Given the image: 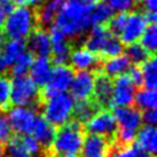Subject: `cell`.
<instances>
[{"mask_svg": "<svg viewBox=\"0 0 157 157\" xmlns=\"http://www.w3.org/2000/svg\"><path fill=\"white\" fill-rule=\"evenodd\" d=\"M92 6L78 0H65L53 25L67 38L80 37L91 27L90 12Z\"/></svg>", "mask_w": 157, "mask_h": 157, "instance_id": "obj_1", "label": "cell"}, {"mask_svg": "<svg viewBox=\"0 0 157 157\" xmlns=\"http://www.w3.org/2000/svg\"><path fill=\"white\" fill-rule=\"evenodd\" d=\"M85 136L83 125L75 121L69 120L58 129H55V135L52 142L50 148L45 152L52 153H67V155H77L81 151L82 141Z\"/></svg>", "mask_w": 157, "mask_h": 157, "instance_id": "obj_2", "label": "cell"}, {"mask_svg": "<svg viewBox=\"0 0 157 157\" xmlns=\"http://www.w3.org/2000/svg\"><path fill=\"white\" fill-rule=\"evenodd\" d=\"M10 82V104L15 107H28L34 112L40 109V91L39 87L29 78V76H13Z\"/></svg>", "mask_w": 157, "mask_h": 157, "instance_id": "obj_3", "label": "cell"}, {"mask_svg": "<svg viewBox=\"0 0 157 157\" xmlns=\"http://www.w3.org/2000/svg\"><path fill=\"white\" fill-rule=\"evenodd\" d=\"M36 27L34 11L27 6H17L5 17L2 34L10 39H26Z\"/></svg>", "mask_w": 157, "mask_h": 157, "instance_id": "obj_4", "label": "cell"}, {"mask_svg": "<svg viewBox=\"0 0 157 157\" xmlns=\"http://www.w3.org/2000/svg\"><path fill=\"white\" fill-rule=\"evenodd\" d=\"M74 103V98L70 93L66 92H60L54 96H50L42 101V117L53 126L59 128L71 119Z\"/></svg>", "mask_w": 157, "mask_h": 157, "instance_id": "obj_5", "label": "cell"}, {"mask_svg": "<svg viewBox=\"0 0 157 157\" xmlns=\"http://www.w3.org/2000/svg\"><path fill=\"white\" fill-rule=\"evenodd\" d=\"M74 77V69L67 64H59L52 67V75L49 81L40 91V99L44 101L45 98L54 96L60 92H65L72 81Z\"/></svg>", "mask_w": 157, "mask_h": 157, "instance_id": "obj_6", "label": "cell"}, {"mask_svg": "<svg viewBox=\"0 0 157 157\" xmlns=\"http://www.w3.org/2000/svg\"><path fill=\"white\" fill-rule=\"evenodd\" d=\"M83 130L88 134H96L107 137L109 141H112L113 146V141L118 130V124L113 113L109 109H101L83 125Z\"/></svg>", "mask_w": 157, "mask_h": 157, "instance_id": "obj_7", "label": "cell"}, {"mask_svg": "<svg viewBox=\"0 0 157 157\" xmlns=\"http://www.w3.org/2000/svg\"><path fill=\"white\" fill-rule=\"evenodd\" d=\"M136 86L131 81L128 74L114 77L113 81V94L110 108L113 107H129L134 104V96Z\"/></svg>", "mask_w": 157, "mask_h": 157, "instance_id": "obj_8", "label": "cell"}, {"mask_svg": "<svg viewBox=\"0 0 157 157\" xmlns=\"http://www.w3.org/2000/svg\"><path fill=\"white\" fill-rule=\"evenodd\" d=\"M49 37H50V45H52V53H50L52 64L54 65L66 64V61L69 60L70 52L74 48L69 38L54 25L50 26Z\"/></svg>", "mask_w": 157, "mask_h": 157, "instance_id": "obj_9", "label": "cell"}, {"mask_svg": "<svg viewBox=\"0 0 157 157\" xmlns=\"http://www.w3.org/2000/svg\"><path fill=\"white\" fill-rule=\"evenodd\" d=\"M7 110V119L12 131L21 135L31 134L36 119V112L28 107H13Z\"/></svg>", "mask_w": 157, "mask_h": 157, "instance_id": "obj_10", "label": "cell"}, {"mask_svg": "<svg viewBox=\"0 0 157 157\" xmlns=\"http://www.w3.org/2000/svg\"><path fill=\"white\" fill-rule=\"evenodd\" d=\"M96 71H77L74 74L72 81L70 83V94L77 101L91 99L93 96V83H94Z\"/></svg>", "mask_w": 157, "mask_h": 157, "instance_id": "obj_11", "label": "cell"}, {"mask_svg": "<svg viewBox=\"0 0 157 157\" xmlns=\"http://www.w3.org/2000/svg\"><path fill=\"white\" fill-rule=\"evenodd\" d=\"M146 26H147V23L145 21L144 13L137 12V11H132V12L128 13L125 26H124L123 32L119 37L120 42L125 45L139 42Z\"/></svg>", "mask_w": 157, "mask_h": 157, "instance_id": "obj_12", "label": "cell"}, {"mask_svg": "<svg viewBox=\"0 0 157 157\" xmlns=\"http://www.w3.org/2000/svg\"><path fill=\"white\" fill-rule=\"evenodd\" d=\"M70 66L77 71H98L101 70L102 59L94 53L90 52L85 47L78 49H71L69 55Z\"/></svg>", "mask_w": 157, "mask_h": 157, "instance_id": "obj_13", "label": "cell"}, {"mask_svg": "<svg viewBox=\"0 0 157 157\" xmlns=\"http://www.w3.org/2000/svg\"><path fill=\"white\" fill-rule=\"evenodd\" d=\"M110 150L112 141H109L107 137L87 132L83 136L80 152L83 157H107Z\"/></svg>", "mask_w": 157, "mask_h": 157, "instance_id": "obj_14", "label": "cell"}, {"mask_svg": "<svg viewBox=\"0 0 157 157\" xmlns=\"http://www.w3.org/2000/svg\"><path fill=\"white\" fill-rule=\"evenodd\" d=\"M112 94H113V80L105 74H103L101 70L96 71L92 98L99 104L102 109H108L110 108Z\"/></svg>", "mask_w": 157, "mask_h": 157, "instance_id": "obj_15", "label": "cell"}, {"mask_svg": "<svg viewBox=\"0 0 157 157\" xmlns=\"http://www.w3.org/2000/svg\"><path fill=\"white\" fill-rule=\"evenodd\" d=\"M26 47L29 49V53L36 55L37 58H49L52 53V45H50V37L49 32L45 31V28L36 27L27 37Z\"/></svg>", "mask_w": 157, "mask_h": 157, "instance_id": "obj_16", "label": "cell"}, {"mask_svg": "<svg viewBox=\"0 0 157 157\" xmlns=\"http://www.w3.org/2000/svg\"><path fill=\"white\" fill-rule=\"evenodd\" d=\"M113 115L117 120L119 129L137 131L142 124L141 112L131 105L129 107H113Z\"/></svg>", "mask_w": 157, "mask_h": 157, "instance_id": "obj_17", "label": "cell"}, {"mask_svg": "<svg viewBox=\"0 0 157 157\" xmlns=\"http://www.w3.org/2000/svg\"><path fill=\"white\" fill-rule=\"evenodd\" d=\"M31 135L40 144L45 153L52 146V142L55 135V126H53L49 121H47L42 115H36Z\"/></svg>", "mask_w": 157, "mask_h": 157, "instance_id": "obj_18", "label": "cell"}, {"mask_svg": "<svg viewBox=\"0 0 157 157\" xmlns=\"http://www.w3.org/2000/svg\"><path fill=\"white\" fill-rule=\"evenodd\" d=\"M64 1L65 0H44L42 4H39V7L34 11L37 27L45 28L52 26Z\"/></svg>", "mask_w": 157, "mask_h": 157, "instance_id": "obj_19", "label": "cell"}, {"mask_svg": "<svg viewBox=\"0 0 157 157\" xmlns=\"http://www.w3.org/2000/svg\"><path fill=\"white\" fill-rule=\"evenodd\" d=\"M52 61L49 58H36L29 66V78L38 86L44 87L52 75Z\"/></svg>", "mask_w": 157, "mask_h": 157, "instance_id": "obj_20", "label": "cell"}, {"mask_svg": "<svg viewBox=\"0 0 157 157\" xmlns=\"http://www.w3.org/2000/svg\"><path fill=\"white\" fill-rule=\"evenodd\" d=\"M102 108L99 104L93 99H83V101H77V103H74L72 113H71V119L85 125L98 110Z\"/></svg>", "mask_w": 157, "mask_h": 157, "instance_id": "obj_21", "label": "cell"}, {"mask_svg": "<svg viewBox=\"0 0 157 157\" xmlns=\"http://www.w3.org/2000/svg\"><path fill=\"white\" fill-rule=\"evenodd\" d=\"M134 144L141 147L142 150L155 155L157 150V130L155 125L145 124L144 126H140L139 130L136 131Z\"/></svg>", "mask_w": 157, "mask_h": 157, "instance_id": "obj_22", "label": "cell"}, {"mask_svg": "<svg viewBox=\"0 0 157 157\" xmlns=\"http://www.w3.org/2000/svg\"><path fill=\"white\" fill-rule=\"evenodd\" d=\"M110 34L112 33L108 31V28L105 26H92L88 36L85 39L83 47L86 49H88L90 52L94 53L96 55H98V53L101 52L103 44L105 43L107 38Z\"/></svg>", "mask_w": 157, "mask_h": 157, "instance_id": "obj_23", "label": "cell"}, {"mask_svg": "<svg viewBox=\"0 0 157 157\" xmlns=\"http://www.w3.org/2000/svg\"><path fill=\"white\" fill-rule=\"evenodd\" d=\"M130 65H131V63L129 61L126 55L120 54V55H117V56L104 60V64L101 65V71L103 74H105L107 76H109L110 78H113V77L120 76L123 74H126Z\"/></svg>", "mask_w": 157, "mask_h": 157, "instance_id": "obj_24", "label": "cell"}, {"mask_svg": "<svg viewBox=\"0 0 157 157\" xmlns=\"http://www.w3.org/2000/svg\"><path fill=\"white\" fill-rule=\"evenodd\" d=\"M4 146V157H31V152L26 145L25 137L21 134L12 135Z\"/></svg>", "mask_w": 157, "mask_h": 157, "instance_id": "obj_25", "label": "cell"}, {"mask_svg": "<svg viewBox=\"0 0 157 157\" xmlns=\"http://www.w3.org/2000/svg\"><path fill=\"white\" fill-rule=\"evenodd\" d=\"M26 49H27V47H26V40L25 39H10V40H5L0 54L4 56V59L11 66V64L22 53H25Z\"/></svg>", "mask_w": 157, "mask_h": 157, "instance_id": "obj_26", "label": "cell"}, {"mask_svg": "<svg viewBox=\"0 0 157 157\" xmlns=\"http://www.w3.org/2000/svg\"><path fill=\"white\" fill-rule=\"evenodd\" d=\"M140 67H141V75H142V86H145V88L156 90V86H157L156 56L152 55L151 58H148L142 65H140Z\"/></svg>", "mask_w": 157, "mask_h": 157, "instance_id": "obj_27", "label": "cell"}, {"mask_svg": "<svg viewBox=\"0 0 157 157\" xmlns=\"http://www.w3.org/2000/svg\"><path fill=\"white\" fill-rule=\"evenodd\" d=\"M112 16H113V10L108 6V4L104 1H99L91 7V12H90L91 26H105L107 22L112 18Z\"/></svg>", "mask_w": 157, "mask_h": 157, "instance_id": "obj_28", "label": "cell"}, {"mask_svg": "<svg viewBox=\"0 0 157 157\" xmlns=\"http://www.w3.org/2000/svg\"><path fill=\"white\" fill-rule=\"evenodd\" d=\"M134 103L137 109L146 110V109H156L157 105V92L156 90L142 88L135 92Z\"/></svg>", "mask_w": 157, "mask_h": 157, "instance_id": "obj_29", "label": "cell"}, {"mask_svg": "<svg viewBox=\"0 0 157 157\" xmlns=\"http://www.w3.org/2000/svg\"><path fill=\"white\" fill-rule=\"evenodd\" d=\"M125 54H126V58L129 59V61L132 65H137V66L142 65L148 58L155 55V54H151L147 49H145L139 42L128 44L125 48Z\"/></svg>", "mask_w": 157, "mask_h": 157, "instance_id": "obj_30", "label": "cell"}, {"mask_svg": "<svg viewBox=\"0 0 157 157\" xmlns=\"http://www.w3.org/2000/svg\"><path fill=\"white\" fill-rule=\"evenodd\" d=\"M124 50V44L120 42V39L113 34H110L105 43L103 44L101 52L98 53V56L102 59V60H107L109 58H113V56H117V55H120Z\"/></svg>", "mask_w": 157, "mask_h": 157, "instance_id": "obj_31", "label": "cell"}, {"mask_svg": "<svg viewBox=\"0 0 157 157\" xmlns=\"http://www.w3.org/2000/svg\"><path fill=\"white\" fill-rule=\"evenodd\" d=\"M33 54L29 52H25L22 53L10 66V72L12 74V76H20V75H26L29 70V66L33 61Z\"/></svg>", "mask_w": 157, "mask_h": 157, "instance_id": "obj_32", "label": "cell"}, {"mask_svg": "<svg viewBox=\"0 0 157 157\" xmlns=\"http://www.w3.org/2000/svg\"><path fill=\"white\" fill-rule=\"evenodd\" d=\"M140 44L147 49L151 54L156 53V47H157V29L156 25H147L141 38H140Z\"/></svg>", "mask_w": 157, "mask_h": 157, "instance_id": "obj_33", "label": "cell"}, {"mask_svg": "<svg viewBox=\"0 0 157 157\" xmlns=\"http://www.w3.org/2000/svg\"><path fill=\"white\" fill-rule=\"evenodd\" d=\"M10 88L11 82L6 75L0 74V112H5L10 108Z\"/></svg>", "mask_w": 157, "mask_h": 157, "instance_id": "obj_34", "label": "cell"}, {"mask_svg": "<svg viewBox=\"0 0 157 157\" xmlns=\"http://www.w3.org/2000/svg\"><path fill=\"white\" fill-rule=\"evenodd\" d=\"M126 16H128V12H118L115 16H112V18L107 22L105 27L108 28V31L115 36V37H120L121 32H123V28L125 26V21H126Z\"/></svg>", "mask_w": 157, "mask_h": 157, "instance_id": "obj_35", "label": "cell"}, {"mask_svg": "<svg viewBox=\"0 0 157 157\" xmlns=\"http://www.w3.org/2000/svg\"><path fill=\"white\" fill-rule=\"evenodd\" d=\"M105 2L113 12H129L135 7L137 0H105Z\"/></svg>", "mask_w": 157, "mask_h": 157, "instance_id": "obj_36", "label": "cell"}, {"mask_svg": "<svg viewBox=\"0 0 157 157\" xmlns=\"http://www.w3.org/2000/svg\"><path fill=\"white\" fill-rule=\"evenodd\" d=\"M11 136H12V129L10 126L9 119L2 112H0V144L5 145Z\"/></svg>", "mask_w": 157, "mask_h": 157, "instance_id": "obj_37", "label": "cell"}, {"mask_svg": "<svg viewBox=\"0 0 157 157\" xmlns=\"http://www.w3.org/2000/svg\"><path fill=\"white\" fill-rule=\"evenodd\" d=\"M107 157H135L132 145L130 146H112L110 152Z\"/></svg>", "mask_w": 157, "mask_h": 157, "instance_id": "obj_38", "label": "cell"}, {"mask_svg": "<svg viewBox=\"0 0 157 157\" xmlns=\"http://www.w3.org/2000/svg\"><path fill=\"white\" fill-rule=\"evenodd\" d=\"M129 77L131 78V81L134 82V85L136 87H140L142 86V75H141V67L137 66V65H130L128 72Z\"/></svg>", "mask_w": 157, "mask_h": 157, "instance_id": "obj_39", "label": "cell"}, {"mask_svg": "<svg viewBox=\"0 0 157 157\" xmlns=\"http://www.w3.org/2000/svg\"><path fill=\"white\" fill-rule=\"evenodd\" d=\"M141 118H142V123H145L146 125H155L156 121H157L156 109H146V110H144V113H141Z\"/></svg>", "mask_w": 157, "mask_h": 157, "instance_id": "obj_40", "label": "cell"}, {"mask_svg": "<svg viewBox=\"0 0 157 157\" xmlns=\"http://www.w3.org/2000/svg\"><path fill=\"white\" fill-rule=\"evenodd\" d=\"M132 147H134V151H135V157H155V155H152V153L142 150L141 147H139L135 144L132 145Z\"/></svg>", "mask_w": 157, "mask_h": 157, "instance_id": "obj_41", "label": "cell"}, {"mask_svg": "<svg viewBox=\"0 0 157 157\" xmlns=\"http://www.w3.org/2000/svg\"><path fill=\"white\" fill-rule=\"evenodd\" d=\"M47 157H78L77 155H67V153H52L48 152Z\"/></svg>", "mask_w": 157, "mask_h": 157, "instance_id": "obj_42", "label": "cell"}, {"mask_svg": "<svg viewBox=\"0 0 157 157\" xmlns=\"http://www.w3.org/2000/svg\"><path fill=\"white\" fill-rule=\"evenodd\" d=\"M7 16V13L4 11V9L0 6V32L2 29V25H4V21H5V17Z\"/></svg>", "mask_w": 157, "mask_h": 157, "instance_id": "obj_43", "label": "cell"}, {"mask_svg": "<svg viewBox=\"0 0 157 157\" xmlns=\"http://www.w3.org/2000/svg\"><path fill=\"white\" fill-rule=\"evenodd\" d=\"M13 4L18 5V6H26V5H29V0H12Z\"/></svg>", "mask_w": 157, "mask_h": 157, "instance_id": "obj_44", "label": "cell"}, {"mask_svg": "<svg viewBox=\"0 0 157 157\" xmlns=\"http://www.w3.org/2000/svg\"><path fill=\"white\" fill-rule=\"evenodd\" d=\"M78 1H81V2H83V4H86V5H96L97 2H99V1H102V0H78Z\"/></svg>", "mask_w": 157, "mask_h": 157, "instance_id": "obj_45", "label": "cell"}, {"mask_svg": "<svg viewBox=\"0 0 157 157\" xmlns=\"http://www.w3.org/2000/svg\"><path fill=\"white\" fill-rule=\"evenodd\" d=\"M5 36L2 34V32H0V53H1V49H2V45H4V43H5Z\"/></svg>", "mask_w": 157, "mask_h": 157, "instance_id": "obj_46", "label": "cell"}, {"mask_svg": "<svg viewBox=\"0 0 157 157\" xmlns=\"http://www.w3.org/2000/svg\"><path fill=\"white\" fill-rule=\"evenodd\" d=\"M44 0H29V5H39L42 4Z\"/></svg>", "mask_w": 157, "mask_h": 157, "instance_id": "obj_47", "label": "cell"}, {"mask_svg": "<svg viewBox=\"0 0 157 157\" xmlns=\"http://www.w3.org/2000/svg\"><path fill=\"white\" fill-rule=\"evenodd\" d=\"M5 156V152H4V145L0 144V157H4Z\"/></svg>", "mask_w": 157, "mask_h": 157, "instance_id": "obj_48", "label": "cell"}]
</instances>
